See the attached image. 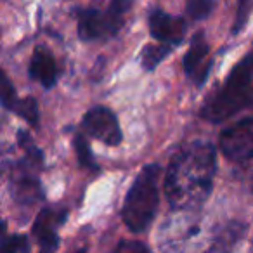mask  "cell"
<instances>
[{"label": "cell", "mask_w": 253, "mask_h": 253, "mask_svg": "<svg viewBox=\"0 0 253 253\" xmlns=\"http://www.w3.org/2000/svg\"><path fill=\"white\" fill-rule=\"evenodd\" d=\"M217 172L211 142L196 141L175 153L165 175V194L173 210H193L208 200Z\"/></svg>", "instance_id": "obj_1"}, {"label": "cell", "mask_w": 253, "mask_h": 253, "mask_svg": "<svg viewBox=\"0 0 253 253\" xmlns=\"http://www.w3.org/2000/svg\"><path fill=\"white\" fill-rule=\"evenodd\" d=\"M248 108H253V68L243 57L224 84L207 97L200 115L210 123H222Z\"/></svg>", "instance_id": "obj_2"}, {"label": "cell", "mask_w": 253, "mask_h": 253, "mask_svg": "<svg viewBox=\"0 0 253 253\" xmlns=\"http://www.w3.org/2000/svg\"><path fill=\"white\" fill-rule=\"evenodd\" d=\"M160 175L162 169L156 163L142 167L132 182L122 207V218L128 231L144 232L153 224L160 205Z\"/></svg>", "instance_id": "obj_3"}, {"label": "cell", "mask_w": 253, "mask_h": 253, "mask_svg": "<svg viewBox=\"0 0 253 253\" xmlns=\"http://www.w3.org/2000/svg\"><path fill=\"white\" fill-rule=\"evenodd\" d=\"M222 155L234 163H246L253 160V116L243 118L227 126L218 137Z\"/></svg>", "instance_id": "obj_4"}, {"label": "cell", "mask_w": 253, "mask_h": 253, "mask_svg": "<svg viewBox=\"0 0 253 253\" xmlns=\"http://www.w3.org/2000/svg\"><path fill=\"white\" fill-rule=\"evenodd\" d=\"M82 128L90 137L97 139L111 148L120 146L123 141V132L118 118L111 109L104 108V106H95V108L88 109L82 118Z\"/></svg>", "instance_id": "obj_5"}, {"label": "cell", "mask_w": 253, "mask_h": 253, "mask_svg": "<svg viewBox=\"0 0 253 253\" xmlns=\"http://www.w3.org/2000/svg\"><path fill=\"white\" fill-rule=\"evenodd\" d=\"M68 218V211L64 208H43L37 215L32 227V236L37 243V253H54L59 246L57 229Z\"/></svg>", "instance_id": "obj_6"}, {"label": "cell", "mask_w": 253, "mask_h": 253, "mask_svg": "<svg viewBox=\"0 0 253 253\" xmlns=\"http://www.w3.org/2000/svg\"><path fill=\"white\" fill-rule=\"evenodd\" d=\"M149 33L158 43H165L170 47H179L186 35V21L180 16H172L163 9H151L148 16Z\"/></svg>", "instance_id": "obj_7"}, {"label": "cell", "mask_w": 253, "mask_h": 253, "mask_svg": "<svg viewBox=\"0 0 253 253\" xmlns=\"http://www.w3.org/2000/svg\"><path fill=\"white\" fill-rule=\"evenodd\" d=\"M211 64L213 61L210 59V45L205 39V33L198 32L191 40L189 49L182 59L184 71L198 87H201L210 75Z\"/></svg>", "instance_id": "obj_8"}, {"label": "cell", "mask_w": 253, "mask_h": 253, "mask_svg": "<svg viewBox=\"0 0 253 253\" xmlns=\"http://www.w3.org/2000/svg\"><path fill=\"white\" fill-rule=\"evenodd\" d=\"M28 77L39 82L45 90L56 87L57 84V66L52 52L47 47H37L32 54L28 66Z\"/></svg>", "instance_id": "obj_9"}, {"label": "cell", "mask_w": 253, "mask_h": 253, "mask_svg": "<svg viewBox=\"0 0 253 253\" xmlns=\"http://www.w3.org/2000/svg\"><path fill=\"white\" fill-rule=\"evenodd\" d=\"M78 19V39L82 42H94V40H106L108 30H106L104 12L99 9H80L77 12Z\"/></svg>", "instance_id": "obj_10"}, {"label": "cell", "mask_w": 253, "mask_h": 253, "mask_svg": "<svg viewBox=\"0 0 253 253\" xmlns=\"http://www.w3.org/2000/svg\"><path fill=\"white\" fill-rule=\"evenodd\" d=\"M12 196L21 205H33L43 198L42 184L32 173H21L12 182Z\"/></svg>", "instance_id": "obj_11"}, {"label": "cell", "mask_w": 253, "mask_h": 253, "mask_svg": "<svg viewBox=\"0 0 253 253\" xmlns=\"http://www.w3.org/2000/svg\"><path fill=\"white\" fill-rule=\"evenodd\" d=\"M243 234H245V224L229 222L213 236L210 246L205 250V253H231L236 243L243 238Z\"/></svg>", "instance_id": "obj_12"}, {"label": "cell", "mask_w": 253, "mask_h": 253, "mask_svg": "<svg viewBox=\"0 0 253 253\" xmlns=\"http://www.w3.org/2000/svg\"><path fill=\"white\" fill-rule=\"evenodd\" d=\"M132 9V0H111L108 5V9L104 11V21H106V30H108V37L113 39L115 35H118L120 30L125 25L126 14Z\"/></svg>", "instance_id": "obj_13"}, {"label": "cell", "mask_w": 253, "mask_h": 253, "mask_svg": "<svg viewBox=\"0 0 253 253\" xmlns=\"http://www.w3.org/2000/svg\"><path fill=\"white\" fill-rule=\"evenodd\" d=\"M173 50V47L165 45V43H148L144 49L141 50V66L144 68L146 71H155L156 68L160 66L163 59L169 56Z\"/></svg>", "instance_id": "obj_14"}, {"label": "cell", "mask_w": 253, "mask_h": 253, "mask_svg": "<svg viewBox=\"0 0 253 253\" xmlns=\"http://www.w3.org/2000/svg\"><path fill=\"white\" fill-rule=\"evenodd\" d=\"M16 115L21 120H25L30 126L37 128L40 122V109H39V102L35 97H26V99H19V102L16 104L14 111Z\"/></svg>", "instance_id": "obj_15"}, {"label": "cell", "mask_w": 253, "mask_h": 253, "mask_svg": "<svg viewBox=\"0 0 253 253\" xmlns=\"http://www.w3.org/2000/svg\"><path fill=\"white\" fill-rule=\"evenodd\" d=\"M73 146H75V153H77V158H78V163H80V167H84V169H87V170H92V172L99 170L97 163H95L94 155H92L90 144H88V141L85 139L84 134H77V135H75Z\"/></svg>", "instance_id": "obj_16"}, {"label": "cell", "mask_w": 253, "mask_h": 253, "mask_svg": "<svg viewBox=\"0 0 253 253\" xmlns=\"http://www.w3.org/2000/svg\"><path fill=\"white\" fill-rule=\"evenodd\" d=\"M18 142L23 148V151L26 153V160H28V163H32V167H35V169H42L43 153H42V149L35 144V141L32 139V135L25 130H19L18 132Z\"/></svg>", "instance_id": "obj_17"}, {"label": "cell", "mask_w": 253, "mask_h": 253, "mask_svg": "<svg viewBox=\"0 0 253 253\" xmlns=\"http://www.w3.org/2000/svg\"><path fill=\"white\" fill-rule=\"evenodd\" d=\"M18 102L19 97H18V92H16V87L12 85L7 73L0 68V106L4 109H7V111H14Z\"/></svg>", "instance_id": "obj_18"}, {"label": "cell", "mask_w": 253, "mask_h": 253, "mask_svg": "<svg viewBox=\"0 0 253 253\" xmlns=\"http://www.w3.org/2000/svg\"><path fill=\"white\" fill-rule=\"evenodd\" d=\"M215 0H186V12L193 21H203L211 14Z\"/></svg>", "instance_id": "obj_19"}, {"label": "cell", "mask_w": 253, "mask_h": 253, "mask_svg": "<svg viewBox=\"0 0 253 253\" xmlns=\"http://www.w3.org/2000/svg\"><path fill=\"white\" fill-rule=\"evenodd\" d=\"M0 253H30V241L23 234L5 236L0 239Z\"/></svg>", "instance_id": "obj_20"}, {"label": "cell", "mask_w": 253, "mask_h": 253, "mask_svg": "<svg viewBox=\"0 0 253 253\" xmlns=\"http://www.w3.org/2000/svg\"><path fill=\"white\" fill-rule=\"evenodd\" d=\"M253 11V0H238V7H236L234 23H232V35H239L245 30L246 23H248L250 16Z\"/></svg>", "instance_id": "obj_21"}, {"label": "cell", "mask_w": 253, "mask_h": 253, "mask_svg": "<svg viewBox=\"0 0 253 253\" xmlns=\"http://www.w3.org/2000/svg\"><path fill=\"white\" fill-rule=\"evenodd\" d=\"M115 253H151V250L141 241H120Z\"/></svg>", "instance_id": "obj_22"}, {"label": "cell", "mask_w": 253, "mask_h": 253, "mask_svg": "<svg viewBox=\"0 0 253 253\" xmlns=\"http://www.w3.org/2000/svg\"><path fill=\"white\" fill-rule=\"evenodd\" d=\"M5 231H7V224L4 220H0V239L5 238Z\"/></svg>", "instance_id": "obj_23"}, {"label": "cell", "mask_w": 253, "mask_h": 253, "mask_svg": "<svg viewBox=\"0 0 253 253\" xmlns=\"http://www.w3.org/2000/svg\"><path fill=\"white\" fill-rule=\"evenodd\" d=\"M245 57H246V59L250 61V64H252V68H253V45H252V50H250V52L246 54Z\"/></svg>", "instance_id": "obj_24"}, {"label": "cell", "mask_w": 253, "mask_h": 253, "mask_svg": "<svg viewBox=\"0 0 253 253\" xmlns=\"http://www.w3.org/2000/svg\"><path fill=\"white\" fill-rule=\"evenodd\" d=\"M73 253H87V250L82 248V250H77V252H73Z\"/></svg>", "instance_id": "obj_25"}]
</instances>
